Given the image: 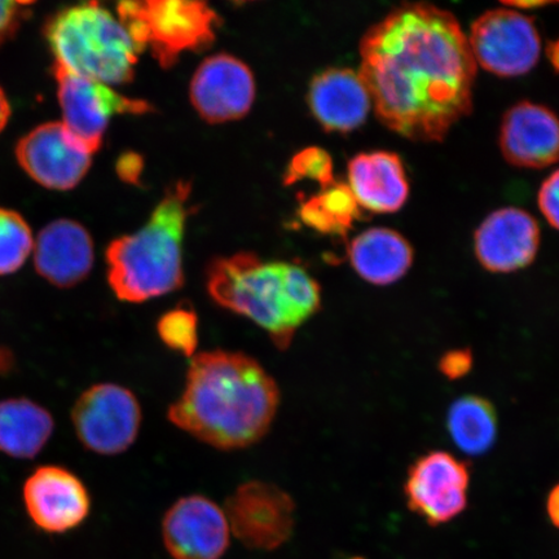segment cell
I'll return each instance as SVG.
<instances>
[{
  "mask_svg": "<svg viewBox=\"0 0 559 559\" xmlns=\"http://www.w3.org/2000/svg\"><path fill=\"white\" fill-rule=\"evenodd\" d=\"M537 201L545 219L559 230V169L544 181Z\"/></svg>",
  "mask_w": 559,
  "mask_h": 559,
  "instance_id": "28",
  "label": "cell"
},
{
  "mask_svg": "<svg viewBox=\"0 0 559 559\" xmlns=\"http://www.w3.org/2000/svg\"><path fill=\"white\" fill-rule=\"evenodd\" d=\"M347 254L356 274L380 286L400 282L414 263L411 243L389 228H372L356 236Z\"/></svg>",
  "mask_w": 559,
  "mask_h": 559,
  "instance_id": "21",
  "label": "cell"
},
{
  "mask_svg": "<svg viewBox=\"0 0 559 559\" xmlns=\"http://www.w3.org/2000/svg\"><path fill=\"white\" fill-rule=\"evenodd\" d=\"M547 510L550 522L559 528V485L551 489L548 496Z\"/></svg>",
  "mask_w": 559,
  "mask_h": 559,
  "instance_id": "32",
  "label": "cell"
},
{
  "mask_svg": "<svg viewBox=\"0 0 559 559\" xmlns=\"http://www.w3.org/2000/svg\"><path fill=\"white\" fill-rule=\"evenodd\" d=\"M50 411L26 397L0 401V452L19 460L37 457L53 435Z\"/></svg>",
  "mask_w": 559,
  "mask_h": 559,
  "instance_id": "22",
  "label": "cell"
},
{
  "mask_svg": "<svg viewBox=\"0 0 559 559\" xmlns=\"http://www.w3.org/2000/svg\"><path fill=\"white\" fill-rule=\"evenodd\" d=\"M192 187L179 180L167 188L151 219L138 233L111 241L108 283L129 304L169 295L185 283L183 237Z\"/></svg>",
  "mask_w": 559,
  "mask_h": 559,
  "instance_id": "4",
  "label": "cell"
},
{
  "mask_svg": "<svg viewBox=\"0 0 559 559\" xmlns=\"http://www.w3.org/2000/svg\"><path fill=\"white\" fill-rule=\"evenodd\" d=\"M225 513L230 531L249 549L275 550L295 530V500L269 481L250 480L237 487L226 501Z\"/></svg>",
  "mask_w": 559,
  "mask_h": 559,
  "instance_id": "9",
  "label": "cell"
},
{
  "mask_svg": "<svg viewBox=\"0 0 559 559\" xmlns=\"http://www.w3.org/2000/svg\"><path fill=\"white\" fill-rule=\"evenodd\" d=\"M59 102L66 128L93 153L100 148L110 118L117 115H146L150 103L122 96L104 83L82 79L55 68Z\"/></svg>",
  "mask_w": 559,
  "mask_h": 559,
  "instance_id": "10",
  "label": "cell"
},
{
  "mask_svg": "<svg viewBox=\"0 0 559 559\" xmlns=\"http://www.w3.org/2000/svg\"><path fill=\"white\" fill-rule=\"evenodd\" d=\"M354 559H362V558H354Z\"/></svg>",
  "mask_w": 559,
  "mask_h": 559,
  "instance_id": "36",
  "label": "cell"
},
{
  "mask_svg": "<svg viewBox=\"0 0 559 559\" xmlns=\"http://www.w3.org/2000/svg\"><path fill=\"white\" fill-rule=\"evenodd\" d=\"M304 179L318 181L323 190L332 186L335 180L330 153L318 148V146H311L293 157L288 171L285 174V185H295Z\"/></svg>",
  "mask_w": 559,
  "mask_h": 559,
  "instance_id": "27",
  "label": "cell"
},
{
  "mask_svg": "<svg viewBox=\"0 0 559 559\" xmlns=\"http://www.w3.org/2000/svg\"><path fill=\"white\" fill-rule=\"evenodd\" d=\"M117 13L139 52L150 48L164 69L177 64L181 53L212 46L219 24L207 3L192 0L122 2Z\"/></svg>",
  "mask_w": 559,
  "mask_h": 559,
  "instance_id": "6",
  "label": "cell"
},
{
  "mask_svg": "<svg viewBox=\"0 0 559 559\" xmlns=\"http://www.w3.org/2000/svg\"><path fill=\"white\" fill-rule=\"evenodd\" d=\"M11 116L10 102L7 99L4 91L0 88V132L3 131L7 123H9Z\"/></svg>",
  "mask_w": 559,
  "mask_h": 559,
  "instance_id": "33",
  "label": "cell"
},
{
  "mask_svg": "<svg viewBox=\"0 0 559 559\" xmlns=\"http://www.w3.org/2000/svg\"><path fill=\"white\" fill-rule=\"evenodd\" d=\"M360 216V206L353 191L348 185L337 181L300 206V218L321 234L345 235Z\"/></svg>",
  "mask_w": 559,
  "mask_h": 559,
  "instance_id": "24",
  "label": "cell"
},
{
  "mask_svg": "<svg viewBox=\"0 0 559 559\" xmlns=\"http://www.w3.org/2000/svg\"><path fill=\"white\" fill-rule=\"evenodd\" d=\"M206 284L216 305L253 321L280 349L321 309L320 285L309 272L248 251L210 263Z\"/></svg>",
  "mask_w": 559,
  "mask_h": 559,
  "instance_id": "3",
  "label": "cell"
},
{
  "mask_svg": "<svg viewBox=\"0 0 559 559\" xmlns=\"http://www.w3.org/2000/svg\"><path fill=\"white\" fill-rule=\"evenodd\" d=\"M551 4H556L554 2H544V0H540V2H506V5L513 7V9L521 10V11H531L534 9H540V7H548Z\"/></svg>",
  "mask_w": 559,
  "mask_h": 559,
  "instance_id": "34",
  "label": "cell"
},
{
  "mask_svg": "<svg viewBox=\"0 0 559 559\" xmlns=\"http://www.w3.org/2000/svg\"><path fill=\"white\" fill-rule=\"evenodd\" d=\"M469 467L444 451H432L409 467L404 495L412 512L431 526L456 519L467 507Z\"/></svg>",
  "mask_w": 559,
  "mask_h": 559,
  "instance_id": "11",
  "label": "cell"
},
{
  "mask_svg": "<svg viewBox=\"0 0 559 559\" xmlns=\"http://www.w3.org/2000/svg\"><path fill=\"white\" fill-rule=\"evenodd\" d=\"M47 39L55 68L67 73L108 86L134 79L140 52L121 21L99 4L61 11L48 25Z\"/></svg>",
  "mask_w": 559,
  "mask_h": 559,
  "instance_id": "5",
  "label": "cell"
},
{
  "mask_svg": "<svg viewBox=\"0 0 559 559\" xmlns=\"http://www.w3.org/2000/svg\"><path fill=\"white\" fill-rule=\"evenodd\" d=\"M467 40L475 62L499 76L526 74L540 58L542 39L534 19L515 10L487 11L474 21Z\"/></svg>",
  "mask_w": 559,
  "mask_h": 559,
  "instance_id": "8",
  "label": "cell"
},
{
  "mask_svg": "<svg viewBox=\"0 0 559 559\" xmlns=\"http://www.w3.org/2000/svg\"><path fill=\"white\" fill-rule=\"evenodd\" d=\"M309 104L326 131L349 132L366 122L372 100L359 73L333 68L314 76Z\"/></svg>",
  "mask_w": 559,
  "mask_h": 559,
  "instance_id": "19",
  "label": "cell"
},
{
  "mask_svg": "<svg viewBox=\"0 0 559 559\" xmlns=\"http://www.w3.org/2000/svg\"><path fill=\"white\" fill-rule=\"evenodd\" d=\"M16 156L21 167L50 190H72L87 174L91 153L70 134L62 122L38 126L20 140Z\"/></svg>",
  "mask_w": 559,
  "mask_h": 559,
  "instance_id": "12",
  "label": "cell"
},
{
  "mask_svg": "<svg viewBox=\"0 0 559 559\" xmlns=\"http://www.w3.org/2000/svg\"><path fill=\"white\" fill-rule=\"evenodd\" d=\"M23 498L27 515L47 534H66L87 520L91 498L87 488L66 467H38L25 480Z\"/></svg>",
  "mask_w": 559,
  "mask_h": 559,
  "instance_id": "14",
  "label": "cell"
},
{
  "mask_svg": "<svg viewBox=\"0 0 559 559\" xmlns=\"http://www.w3.org/2000/svg\"><path fill=\"white\" fill-rule=\"evenodd\" d=\"M157 334L174 353L193 358L199 346V318L191 307L178 306L157 321Z\"/></svg>",
  "mask_w": 559,
  "mask_h": 559,
  "instance_id": "26",
  "label": "cell"
},
{
  "mask_svg": "<svg viewBox=\"0 0 559 559\" xmlns=\"http://www.w3.org/2000/svg\"><path fill=\"white\" fill-rule=\"evenodd\" d=\"M547 53L551 67H554L556 69V72L559 73V39L550 41V44L548 45Z\"/></svg>",
  "mask_w": 559,
  "mask_h": 559,
  "instance_id": "35",
  "label": "cell"
},
{
  "mask_svg": "<svg viewBox=\"0 0 559 559\" xmlns=\"http://www.w3.org/2000/svg\"><path fill=\"white\" fill-rule=\"evenodd\" d=\"M33 250L38 274L58 288H72L93 270V239L87 229L74 221L52 222L38 235Z\"/></svg>",
  "mask_w": 559,
  "mask_h": 559,
  "instance_id": "18",
  "label": "cell"
},
{
  "mask_svg": "<svg viewBox=\"0 0 559 559\" xmlns=\"http://www.w3.org/2000/svg\"><path fill=\"white\" fill-rule=\"evenodd\" d=\"M447 429L461 451L471 456H480L496 442L498 415L492 403L485 397L461 396L449 409Z\"/></svg>",
  "mask_w": 559,
  "mask_h": 559,
  "instance_id": "23",
  "label": "cell"
},
{
  "mask_svg": "<svg viewBox=\"0 0 559 559\" xmlns=\"http://www.w3.org/2000/svg\"><path fill=\"white\" fill-rule=\"evenodd\" d=\"M142 160L136 155H126L117 164V171L126 181L135 183L142 171Z\"/></svg>",
  "mask_w": 559,
  "mask_h": 559,
  "instance_id": "31",
  "label": "cell"
},
{
  "mask_svg": "<svg viewBox=\"0 0 559 559\" xmlns=\"http://www.w3.org/2000/svg\"><path fill=\"white\" fill-rule=\"evenodd\" d=\"M360 79L383 126L442 142L471 114L477 62L456 17L428 3L397 7L362 37Z\"/></svg>",
  "mask_w": 559,
  "mask_h": 559,
  "instance_id": "1",
  "label": "cell"
},
{
  "mask_svg": "<svg viewBox=\"0 0 559 559\" xmlns=\"http://www.w3.org/2000/svg\"><path fill=\"white\" fill-rule=\"evenodd\" d=\"M348 187L359 206L373 213L397 212L409 194L401 157L384 151L361 153L349 160Z\"/></svg>",
  "mask_w": 559,
  "mask_h": 559,
  "instance_id": "20",
  "label": "cell"
},
{
  "mask_svg": "<svg viewBox=\"0 0 559 559\" xmlns=\"http://www.w3.org/2000/svg\"><path fill=\"white\" fill-rule=\"evenodd\" d=\"M540 247V228L522 209L496 210L474 236L475 255L481 267L495 274L526 269Z\"/></svg>",
  "mask_w": 559,
  "mask_h": 559,
  "instance_id": "16",
  "label": "cell"
},
{
  "mask_svg": "<svg viewBox=\"0 0 559 559\" xmlns=\"http://www.w3.org/2000/svg\"><path fill=\"white\" fill-rule=\"evenodd\" d=\"M34 248L31 227L16 212L0 209V276L15 274Z\"/></svg>",
  "mask_w": 559,
  "mask_h": 559,
  "instance_id": "25",
  "label": "cell"
},
{
  "mask_svg": "<svg viewBox=\"0 0 559 559\" xmlns=\"http://www.w3.org/2000/svg\"><path fill=\"white\" fill-rule=\"evenodd\" d=\"M20 5L16 2H10V0H0V40L9 35L15 26Z\"/></svg>",
  "mask_w": 559,
  "mask_h": 559,
  "instance_id": "30",
  "label": "cell"
},
{
  "mask_svg": "<svg viewBox=\"0 0 559 559\" xmlns=\"http://www.w3.org/2000/svg\"><path fill=\"white\" fill-rule=\"evenodd\" d=\"M473 367V354L471 349L457 348L445 353L439 360L440 373L449 380L463 379Z\"/></svg>",
  "mask_w": 559,
  "mask_h": 559,
  "instance_id": "29",
  "label": "cell"
},
{
  "mask_svg": "<svg viewBox=\"0 0 559 559\" xmlns=\"http://www.w3.org/2000/svg\"><path fill=\"white\" fill-rule=\"evenodd\" d=\"M229 536L225 510L205 496H186L164 516L163 539L174 559H221Z\"/></svg>",
  "mask_w": 559,
  "mask_h": 559,
  "instance_id": "13",
  "label": "cell"
},
{
  "mask_svg": "<svg viewBox=\"0 0 559 559\" xmlns=\"http://www.w3.org/2000/svg\"><path fill=\"white\" fill-rule=\"evenodd\" d=\"M255 97L251 70L234 56L219 53L195 70L191 82V102L209 123L240 120L248 115Z\"/></svg>",
  "mask_w": 559,
  "mask_h": 559,
  "instance_id": "15",
  "label": "cell"
},
{
  "mask_svg": "<svg viewBox=\"0 0 559 559\" xmlns=\"http://www.w3.org/2000/svg\"><path fill=\"white\" fill-rule=\"evenodd\" d=\"M500 148L510 165L544 169L559 163V118L544 105L521 102L502 118Z\"/></svg>",
  "mask_w": 559,
  "mask_h": 559,
  "instance_id": "17",
  "label": "cell"
},
{
  "mask_svg": "<svg viewBox=\"0 0 559 559\" xmlns=\"http://www.w3.org/2000/svg\"><path fill=\"white\" fill-rule=\"evenodd\" d=\"M72 423L86 450L116 456L130 449L142 426V408L131 390L97 383L83 391L72 409Z\"/></svg>",
  "mask_w": 559,
  "mask_h": 559,
  "instance_id": "7",
  "label": "cell"
},
{
  "mask_svg": "<svg viewBox=\"0 0 559 559\" xmlns=\"http://www.w3.org/2000/svg\"><path fill=\"white\" fill-rule=\"evenodd\" d=\"M280 405L274 377L251 356L227 349L195 354L169 421L223 451L247 449L271 429Z\"/></svg>",
  "mask_w": 559,
  "mask_h": 559,
  "instance_id": "2",
  "label": "cell"
}]
</instances>
